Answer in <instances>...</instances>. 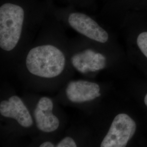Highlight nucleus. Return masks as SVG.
Returning <instances> with one entry per match:
<instances>
[{
  "label": "nucleus",
  "mask_w": 147,
  "mask_h": 147,
  "mask_svg": "<svg viewBox=\"0 0 147 147\" xmlns=\"http://www.w3.org/2000/svg\"><path fill=\"white\" fill-rule=\"evenodd\" d=\"M64 27L50 14L24 53L15 71L27 87L36 91L60 89L75 71L69 56Z\"/></svg>",
  "instance_id": "nucleus-1"
},
{
  "label": "nucleus",
  "mask_w": 147,
  "mask_h": 147,
  "mask_svg": "<svg viewBox=\"0 0 147 147\" xmlns=\"http://www.w3.org/2000/svg\"><path fill=\"white\" fill-rule=\"evenodd\" d=\"M47 0H0L1 67L15 70L50 16Z\"/></svg>",
  "instance_id": "nucleus-2"
},
{
  "label": "nucleus",
  "mask_w": 147,
  "mask_h": 147,
  "mask_svg": "<svg viewBox=\"0 0 147 147\" xmlns=\"http://www.w3.org/2000/svg\"><path fill=\"white\" fill-rule=\"evenodd\" d=\"M68 50L75 72L87 78L114 68L120 60L118 47L103 46L79 35L69 39Z\"/></svg>",
  "instance_id": "nucleus-3"
},
{
  "label": "nucleus",
  "mask_w": 147,
  "mask_h": 147,
  "mask_svg": "<svg viewBox=\"0 0 147 147\" xmlns=\"http://www.w3.org/2000/svg\"><path fill=\"white\" fill-rule=\"evenodd\" d=\"M50 14L64 27H69L93 42L105 47H117L112 34L94 17L68 5L59 7L51 3Z\"/></svg>",
  "instance_id": "nucleus-4"
},
{
  "label": "nucleus",
  "mask_w": 147,
  "mask_h": 147,
  "mask_svg": "<svg viewBox=\"0 0 147 147\" xmlns=\"http://www.w3.org/2000/svg\"><path fill=\"white\" fill-rule=\"evenodd\" d=\"M102 95L101 86L89 79H70L59 89L58 102L86 109Z\"/></svg>",
  "instance_id": "nucleus-5"
},
{
  "label": "nucleus",
  "mask_w": 147,
  "mask_h": 147,
  "mask_svg": "<svg viewBox=\"0 0 147 147\" xmlns=\"http://www.w3.org/2000/svg\"><path fill=\"white\" fill-rule=\"evenodd\" d=\"M34 121L37 129L44 134H50L57 131L61 121L57 111L58 101L46 95L27 94L24 97Z\"/></svg>",
  "instance_id": "nucleus-6"
},
{
  "label": "nucleus",
  "mask_w": 147,
  "mask_h": 147,
  "mask_svg": "<svg viewBox=\"0 0 147 147\" xmlns=\"http://www.w3.org/2000/svg\"><path fill=\"white\" fill-rule=\"evenodd\" d=\"M0 115L14 120L22 128L31 129L34 125L31 111L23 97L7 87L1 89Z\"/></svg>",
  "instance_id": "nucleus-7"
},
{
  "label": "nucleus",
  "mask_w": 147,
  "mask_h": 147,
  "mask_svg": "<svg viewBox=\"0 0 147 147\" xmlns=\"http://www.w3.org/2000/svg\"><path fill=\"white\" fill-rule=\"evenodd\" d=\"M136 130V124L132 118L126 113H119L114 118L100 147H126Z\"/></svg>",
  "instance_id": "nucleus-8"
},
{
  "label": "nucleus",
  "mask_w": 147,
  "mask_h": 147,
  "mask_svg": "<svg viewBox=\"0 0 147 147\" xmlns=\"http://www.w3.org/2000/svg\"><path fill=\"white\" fill-rule=\"evenodd\" d=\"M56 147H82L81 140L76 135L68 134L62 138L56 144Z\"/></svg>",
  "instance_id": "nucleus-9"
},
{
  "label": "nucleus",
  "mask_w": 147,
  "mask_h": 147,
  "mask_svg": "<svg viewBox=\"0 0 147 147\" xmlns=\"http://www.w3.org/2000/svg\"><path fill=\"white\" fill-rule=\"evenodd\" d=\"M137 47L142 55L147 59V31L141 32L136 39Z\"/></svg>",
  "instance_id": "nucleus-10"
},
{
  "label": "nucleus",
  "mask_w": 147,
  "mask_h": 147,
  "mask_svg": "<svg viewBox=\"0 0 147 147\" xmlns=\"http://www.w3.org/2000/svg\"><path fill=\"white\" fill-rule=\"evenodd\" d=\"M68 5L73 6L74 7L89 8L93 5L95 0H64Z\"/></svg>",
  "instance_id": "nucleus-11"
},
{
  "label": "nucleus",
  "mask_w": 147,
  "mask_h": 147,
  "mask_svg": "<svg viewBox=\"0 0 147 147\" xmlns=\"http://www.w3.org/2000/svg\"><path fill=\"white\" fill-rule=\"evenodd\" d=\"M144 104H145V105L147 106V93L146 94V95H145V96H144Z\"/></svg>",
  "instance_id": "nucleus-12"
},
{
  "label": "nucleus",
  "mask_w": 147,
  "mask_h": 147,
  "mask_svg": "<svg viewBox=\"0 0 147 147\" xmlns=\"http://www.w3.org/2000/svg\"><path fill=\"white\" fill-rule=\"evenodd\" d=\"M47 1H53V0H47Z\"/></svg>",
  "instance_id": "nucleus-13"
}]
</instances>
